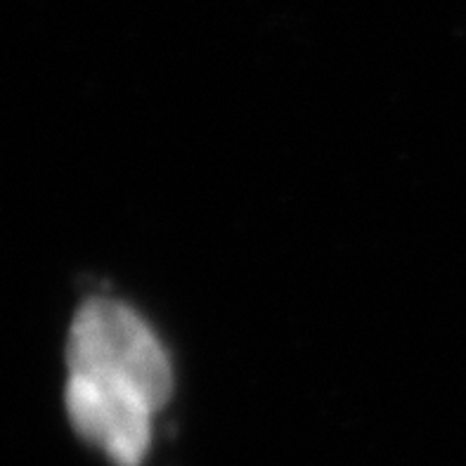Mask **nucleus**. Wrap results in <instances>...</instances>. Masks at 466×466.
Segmentation results:
<instances>
[{"instance_id": "obj_1", "label": "nucleus", "mask_w": 466, "mask_h": 466, "mask_svg": "<svg viewBox=\"0 0 466 466\" xmlns=\"http://www.w3.org/2000/svg\"><path fill=\"white\" fill-rule=\"evenodd\" d=\"M69 374L112 379L159 410L173 390V367L147 322L114 299L78 308L66 343Z\"/></svg>"}, {"instance_id": "obj_2", "label": "nucleus", "mask_w": 466, "mask_h": 466, "mask_svg": "<svg viewBox=\"0 0 466 466\" xmlns=\"http://www.w3.org/2000/svg\"><path fill=\"white\" fill-rule=\"evenodd\" d=\"M66 412L78 433L114 464L137 466L149 448L157 410L137 390L112 379L69 374Z\"/></svg>"}]
</instances>
